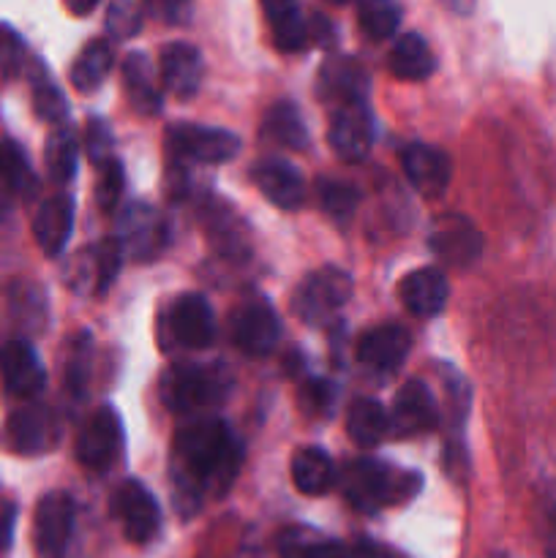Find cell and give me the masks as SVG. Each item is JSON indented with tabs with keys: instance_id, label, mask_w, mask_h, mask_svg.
Returning a JSON list of instances; mask_svg holds the SVG:
<instances>
[{
	"instance_id": "obj_22",
	"label": "cell",
	"mask_w": 556,
	"mask_h": 558,
	"mask_svg": "<svg viewBox=\"0 0 556 558\" xmlns=\"http://www.w3.org/2000/svg\"><path fill=\"white\" fill-rule=\"evenodd\" d=\"M428 243L442 259L456 267H467L469 262L478 259L480 248H483L480 232L467 218H445V221H439Z\"/></svg>"
},
{
	"instance_id": "obj_16",
	"label": "cell",
	"mask_w": 556,
	"mask_h": 558,
	"mask_svg": "<svg viewBox=\"0 0 556 558\" xmlns=\"http://www.w3.org/2000/svg\"><path fill=\"white\" fill-rule=\"evenodd\" d=\"M55 420L36 407L20 409L5 423V445L20 456H38L55 445Z\"/></svg>"
},
{
	"instance_id": "obj_15",
	"label": "cell",
	"mask_w": 556,
	"mask_h": 558,
	"mask_svg": "<svg viewBox=\"0 0 556 558\" xmlns=\"http://www.w3.org/2000/svg\"><path fill=\"white\" fill-rule=\"evenodd\" d=\"M436 420H439V414H436V403L431 398L428 387L423 381H407L398 390L396 403H392V428L401 436H418L434 428Z\"/></svg>"
},
{
	"instance_id": "obj_13",
	"label": "cell",
	"mask_w": 556,
	"mask_h": 558,
	"mask_svg": "<svg viewBox=\"0 0 556 558\" xmlns=\"http://www.w3.org/2000/svg\"><path fill=\"white\" fill-rule=\"evenodd\" d=\"M169 332L189 349H205L216 338V319L202 294H183L169 308Z\"/></svg>"
},
{
	"instance_id": "obj_12",
	"label": "cell",
	"mask_w": 556,
	"mask_h": 558,
	"mask_svg": "<svg viewBox=\"0 0 556 558\" xmlns=\"http://www.w3.org/2000/svg\"><path fill=\"white\" fill-rule=\"evenodd\" d=\"M0 381L14 398H33L44 390V365L31 343L9 341L0 347Z\"/></svg>"
},
{
	"instance_id": "obj_36",
	"label": "cell",
	"mask_w": 556,
	"mask_h": 558,
	"mask_svg": "<svg viewBox=\"0 0 556 558\" xmlns=\"http://www.w3.org/2000/svg\"><path fill=\"white\" fill-rule=\"evenodd\" d=\"M142 27V9L134 0H112L107 9V36L112 41H125Z\"/></svg>"
},
{
	"instance_id": "obj_42",
	"label": "cell",
	"mask_w": 556,
	"mask_h": 558,
	"mask_svg": "<svg viewBox=\"0 0 556 558\" xmlns=\"http://www.w3.org/2000/svg\"><path fill=\"white\" fill-rule=\"evenodd\" d=\"M142 9L164 25H183L191 14V0H142Z\"/></svg>"
},
{
	"instance_id": "obj_24",
	"label": "cell",
	"mask_w": 556,
	"mask_h": 558,
	"mask_svg": "<svg viewBox=\"0 0 556 558\" xmlns=\"http://www.w3.org/2000/svg\"><path fill=\"white\" fill-rule=\"evenodd\" d=\"M336 466L319 447H303L292 458V483L300 494L322 496L336 485Z\"/></svg>"
},
{
	"instance_id": "obj_10",
	"label": "cell",
	"mask_w": 556,
	"mask_h": 558,
	"mask_svg": "<svg viewBox=\"0 0 556 558\" xmlns=\"http://www.w3.org/2000/svg\"><path fill=\"white\" fill-rule=\"evenodd\" d=\"M74 529V501L63 490H52L36 507L33 537L41 558H63Z\"/></svg>"
},
{
	"instance_id": "obj_17",
	"label": "cell",
	"mask_w": 556,
	"mask_h": 558,
	"mask_svg": "<svg viewBox=\"0 0 556 558\" xmlns=\"http://www.w3.org/2000/svg\"><path fill=\"white\" fill-rule=\"evenodd\" d=\"M398 294H401V303L407 305L409 314L420 316V319H431V316L442 314L450 289H447V278L439 270L420 267V270L403 276Z\"/></svg>"
},
{
	"instance_id": "obj_38",
	"label": "cell",
	"mask_w": 556,
	"mask_h": 558,
	"mask_svg": "<svg viewBox=\"0 0 556 558\" xmlns=\"http://www.w3.org/2000/svg\"><path fill=\"white\" fill-rule=\"evenodd\" d=\"M120 194H123V167L118 158L109 156L107 161L98 163L96 180V202L104 213H112L118 207Z\"/></svg>"
},
{
	"instance_id": "obj_34",
	"label": "cell",
	"mask_w": 556,
	"mask_h": 558,
	"mask_svg": "<svg viewBox=\"0 0 556 558\" xmlns=\"http://www.w3.org/2000/svg\"><path fill=\"white\" fill-rule=\"evenodd\" d=\"M316 194H319V202L322 207H325V213L330 218H336V221H349L354 213V207H358V191L352 189V185L341 183V180H319L316 183Z\"/></svg>"
},
{
	"instance_id": "obj_19",
	"label": "cell",
	"mask_w": 556,
	"mask_h": 558,
	"mask_svg": "<svg viewBox=\"0 0 556 558\" xmlns=\"http://www.w3.org/2000/svg\"><path fill=\"white\" fill-rule=\"evenodd\" d=\"M161 82L172 96L178 98H191L200 90L202 82V54L200 49L191 47V44L174 41L167 44L161 49Z\"/></svg>"
},
{
	"instance_id": "obj_4",
	"label": "cell",
	"mask_w": 556,
	"mask_h": 558,
	"mask_svg": "<svg viewBox=\"0 0 556 558\" xmlns=\"http://www.w3.org/2000/svg\"><path fill=\"white\" fill-rule=\"evenodd\" d=\"M352 298V278L338 267H319L294 292V314L309 325L330 322Z\"/></svg>"
},
{
	"instance_id": "obj_27",
	"label": "cell",
	"mask_w": 556,
	"mask_h": 558,
	"mask_svg": "<svg viewBox=\"0 0 556 558\" xmlns=\"http://www.w3.org/2000/svg\"><path fill=\"white\" fill-rule=\"evenodd\" d=\"M319 82L325 96H330L336 104L349 101V98H365V87H368V76L352 58L330 60L322 69Z\"/></svg>"
},
{
	"instance_id": "obj_40",
	"label": "cell",
	"mask_w": 556,
	"mask_h": 558,
	"mask_svg": "<svg viewBox=\"0 0 556 558\" xmlns=\"http://www.w3.org/2000/svg\"><path fill=\"white\" fill-rule=\"evenodd\" d=\"M33 107H36V114L47 123H60V118H65V98L52 82H41L33 90Z\"/></svg>"
},
{
	"instance_id": "obj_29",
	"label": "cell",
	"mask_w": 556,
	"mask_h": 558,
	"mask_svg": "<svg viewBox=\"0 0 556 558\" xmlns=\"http://www.w3.org/2000/svg\"><path fill=\"white\" fill-rule=\"evenodd\" d=\"M281 558H343V548L309 526H289L278 534Z\"/></svg>"
},
{
	"instance_id": "obj_1",
	"label": "cell",
	"mask_w": 556,
	"mask_h": 558,
	"mask_svg": "<svg viewBox=\"0 0 556 558\" xmlns=\"http://www.w3.org/2000/svg\"><path fill=\"white\" fill-rule=\"evenodd\" d=\"M243 463V445L223 420L205 417L183 425L174 436L172 480L180 510L194 512L202 496H223Z\"/></svg>"
},
{
	"instance_id": "obj_18",
	"label": "cell",
	"mask_w": 556,
	"mask_h": 558,
	"mask_svg": "<svg viewBox=\"0 0 556 558\" xmlns=\"http://www.w3.org/2000/svg\"><path fill=\"white\" fill-rule=\"evenodd\" d=\"M254 180L259 185L262 194L273 202L281 210H294V207L303 205L305 196V183L303 174L298 172V167H292L289 161L281 158H265L254 167Z\"/></svg>"
},
{
	"instance_id": "obj_26",
	"label": "cell",
	"mask_w": 556,
	"mask_h": 558,
	"mask_svg": "<svg viewBox=\"0 0 556 558\" xmlns=\"http://www.w3.org/2000/svg\"><path fill=\"white\" fill-rule=\"evenodd\" d=\"M387 65H390L392 76L409 82L425 80V76L434 74L436 69L428 44H425L418 33H407V36L396 38L390 54H387Z\"/></svg>"
},
{
	"instance_id": "obj_45",
	"label": "cell",
	"mask_w": 556,
	"mask_h": 558,
	"mask_svg": "<svg viewBox=\"0 0 556 558\" xmlns=\"http://www.w3.org/2000/svg\"><path fill=\"white\" fill-rule=\"evenodd\" d=\"M14 523H16V507L14 501L0 499V554L11 548V539H14Z\"/></svg>"
},
{
	"instance_id": "obj_20",
	"label": "cell",
	"mask_w": 556,
	"mask_h": 558,
	"mask_svg": "<svg viewBox=\"0 0 556 558\" xmlns=\"http://www.w3.org/2000/svg\"><path fill=\"white\" fill-rule=\"evenodd\" d=\"M409 332L398 325H379L358 341V360L374 371H396L409 354Z\"/></svg>"
},
{
	"instance_id": "obj_6",
	"label": "cell",
	"mask_w": 556,
	"mask_h": 558,
	"mask_svg": "<svg viewBox=\"0 0 556 558\" xmlns=\"http://www.w3.org/2000/svg\"><path fill=\"white\" fill-rule=\"evenodd\" d=\"M371 136H374V125H371V112L365 107V98L338 101L330 114V131H327L333 153L341 161H363L368 156Z\"/></svg>"
},
{
	"instance_id": "obj_30",
	"label": "cell",
	"mask_w": 556,
	"mask_h": 558,
	"mask_svg": "<svg viewBox=\"0 0 556 558\" xmlns=\"http://www.w3.org/2000/svg\"><path fill=\"white\" fill-rule=\"evenodd\" d=\"M262 134L276 145L292 147V150L309 145V131H305L303 118L292 104H273L262 120Z\"/></svg>"
},
{
	"instance_id": "obj_21",
	"label": "cell",
	"mask_w": 556,
	"mask_h": 558,
	"mask_svg": "<svg viewBox=\"0 0 556 558\" xmlns=\"http://www.w3.org/2000/svg\"><path fill=\"white\" fill-rule=\"evenodd\" d=\"M71 227H74V202L65 194L47 199L33 218V234H36L38 248L47 256H58L69 243Z\"/></svg>"
},
{
	"instance_id": "obj_44",
	"label": "cell",
	"mask_w": 556,
	"mask_h": 558,
	"mask_svg": "<svg viewBox=\"0 0 556 558\" xmlns=\"http://www.w3.org/2000/svg\"><path fill=\"white\" fill-rule=\"evenodd\" d=\"M543 543L545 556L556 558V488L551 490L543 507Z\"/></svg>"
},
{
	"instance_id": "obj_14",
	"label": "cell",
	"mask_w": 556,
	"mask_h": 558,
	"mask_svg": "<svg viewBox=\"0 0 556 558\" xmlns=\"http://www.w3.org/2000/svg\"><path fill=\"white\" fill-rule=\"evenodd\" d=\"M401 167L414 191H420L423 196H439L450 183V158L431 145L403 147Z\"/></svg>"
},
{
	"instance_id": "obj_35",
	"label": "cell",
	"mask_w": 556,
	"mask_h": 558,
	"mask_svg": "<svg viewBox=\"0 0 556 558\" xmlns=\"http://www.w3.org/2000/svg\"><path fill=\"white\" fill-rule=\"evenodd\" d=\"M0 178H3L5 189L14 191V194H25L33 185L31 163H27L25 153L14 142H3L0 145Z\"/></svg>"
},
{
	"instance_id": "obj_11",
	"label": "cell",
	"mask_w": 556,
	"mask_h": 558,
	"mask_svg": "<svg viewBox=\"0 0 556 558\" xmlns=\"http://www.w3.org/2000/svg\"><path fill=\"white\" fill-rule=\"evenodd\" d=\"M281 325L265 300H249L232 314V338L249 357H265L276 349Z\"/></svg>"
},
{
	"instance_id": "obj_47",
	"label": "cell",
	"mask_w": 556,
	"mask_h": 558,
	"mask_svg": "<svg viewBox=\"0 0 556 558\" xmlns=\"http://www.w3.org/2000/svg\"><path fill=\"white\" fill-rule=\"evenodd\" d=\"M98 3H101V0H65V5H69L71 14H76V16L90 14Z\"/></svg>"
},
{
	"instance_id": "obj_39",
	"label": "cell",
	"mask_w": 556,
	"mask_h": 558,
	"mask_svg": "<svg viewBox=\"0 0 556 558\" xmlns=\"http://www.w3.org/2000/svg\"><path fill=\"white\" fill-rule=\"evenodd\" d=\"M65 381H69V390L74 396H82L87 385V374H90V336L82 332L76 336V341H71L69 360H65Z\"/></svg>"
},
{
	"instance_id": "obj_5",
	"label": "cell",
	"mask_w": 556,
	"mask_h": 558,
	"mask_svg": "<svg viewBox=\"0 0 556 558\" xmlns=\"http://www.w3.org/2000/svg\"><path fill=\"white\" fill-rule=\"evenodd\" d=\"M114 240H118L125 256L136 262H150L167 245V223L153 207L134 202V205L120 213Z\"/></svg>"
},
{
	"instance_id": "obj_46",
	"label": "cell",
	"mask_w": 556,
	"mask_h": 558,
	"mask_svg": "<svg viewBox=\"0 0 556 558\" xmlns=\"http://www.w3.org/2000/svg\"><path fill=\"white\" fill-rule=\"evenodd\" d=\"M309 398H311V407L314 409H330L333 387L325 385V381H311Z\"/></svg>"
},
{
	"instance_id": "obj_49",
	"label": "cell",
	"mask_w": 556,
	"mask_h": 558,
	"mask_svg": "<svg viewBox=\"0 0 556 558\" xmlns=\"http://www.w3.org/2000/svg\"><path fill=\"white\" fill-rule=\"evenodd\" d=\"M327 3H336V5H347V3H352V0H327Z\"/></svg>"
},
{
	"instance_id": "obj_43",
	"label": "cell",
	"mask_w": 556,
	"mask_h": 558,
	"mask_svg": "<svg viewBox=\"0 0 556 558\" xmlns=\"http://www.w3.org/2000/svg\"><path fill=\"white\" fill-rule=\"evenodd\" d=\"M82 145H85L87 158H90L93 163L107 161V158H109L107 153H109V147H112V136H109V125L104 123V120L93 118L90 123H87L85 136H82Z\"/></svg>"
},
{
	"instance_id": "obj_8",
	"label": "cell",
	"mask_w": 556,
	"mask_h": 558,
	"mask_svg": "<svg viewBox=\"0 0 556 558\" xmlns=\"http://www.w3.org/2000/svg\"><path fill=\"white\" fill-rule=\"evenodd\" d=\"M112 512L120 521V526H123L125 539L134 545L150 543L158 534V526H161V510H158L156 499H153L150 490H147L145 485L136 483V480H125V483L114 490Z\"/></svg>"
},
{
	"instance_id": "obj_2",
	"label": "cell",
	"mask_w": 556,
	"mask_h": 558,
	"mask_svg": "<svg viewBox=\"0 0 556 558\" xmlns=\"http://www.w3.org/2000/svg\"><path fill=\"white\" fill-rule=\"evenodd\" d=\"M423 480L418 472H396L387 463L374 458H358L343 466L341 488L349 505L363 512H376L382 507L412 499Z\"/></svg>"
},
{
	"instance_id": "obj_32",
	"label": "cell",
	"mask_w": 556,
	"mask_h": 558,
	"mask_svg": "<svg viewBox=\"0 0 556 558\" xmlns=\"http://www.w3.org/2000/svg\"><path fill=\"white\" fill-rule=\"evenodd\" d=\"M265 11H267V20H270L273 41H276V47L281 49V52H300V49L309 44L311 33L298 5L287 3V5H276V9H265Z\"/></svg>"
},
{
	"instance_id": "obj_48",
	"label": "cell",
	"mask_w": 556,
	"mask_h": 558,
	"mask_svg": "<svg viewBox=\"0 0 556 558\" xmlns=\"http://www.w3.org/2000/svg\"><path fill=\"white\" fill-rule=\"evenodd\" d=\"M265 3V9H276V5H287V3H294V0H262Z\"/></svg>"
},
{
	"instance_id": "obj_3",
	"label": "cell",
	"mask_w": 556,
	"mask_h": 558,
	"mask_svg": "<svg viewBox=\"0 0 556 558\" xmlns=\"http://www.w3.org/2000/svg\"><path fill=\"white\" fill-rule=\"evenodd\" d=\"M229 379L227 371L221 365H172L161 374L158 381V398L169 412H194V409L213 407L227 398Z\"/></svg>"
},
{
	"instance_id": "obj_33",
	"label": "cell",
	"mask_w": 556,
	"mask_h": 558,
	"mask_svg": "<svg viewBox=\"0 0 556 558\" xmlns=\"http://www.w3.org/2000/svg\"><path fill=\"white\" fill-rule=\"evenodd\" d=\"M358 20L371 41H385L401 22V9L396 0H358Z\"/></svg>"
},
{
	"instance_id": "obj_41",
	"label": "cell",
	"mask_w": 556,
	"mask_h": 558,
	"mask_svg": "<svg viewBox=\"0 0 556 558\" xmlns=\"http://www.w3.org/2000/svg\"><path fill=\"white\" fill-rule=\"evenodd\" d=\"M22 63H25V44L9 25H0V71L5 76H16Z\"/></svg>"
},
{
	"instance_id": "obj_31",
	"label": "cell",
	"mask_w": 556,
	"mask_h": 558,
	"mask_svg": "<svg viewBox=\"0 0 556 558\" xmlns=\"http://www.w3.org/2000/svg\"><path fill=\"white\" fill-rule=\"evenodd\" d=\"M44 161H47V172L55 183H69L76 172V161H80V142H76L74 131L65 125L55 129L47 140Z\"/></svg>"
},
{
	"instance_id": "obj_37",
	"label": "cell",
	"mask_w": 556,
	"mask_h": 558,
	"mask_svg": "<svg viewBox=\"0 0 556 558\" xmlns=\"http://www.w3.org/2000/svg\"><path fill=\"white\" fill-rule=\"evenodd\" d=\"M123 248H120V243L114 238L104 240V243H98L93 248V259H96V298L109 292L114 276L120 272V265H123Z\"/></svg>"
},
{
	"instance_id": "obj_7",
	"label": "cell",
	"mask_w": 556,
	"mask_h": 558,
	"mask_svg": "<svg viewBox=\"0 0 556 558\" xmlns=\"http://www.w3.org/2000/svg\"><path fill=\"white\" fill-rule=\"evenodd\" d=\"M169 150L178 158L196 163H223L238 156L240 140L223 129L196 123H178L167 131Z\"/></svg>"
},
{
	"instance_id": "obj_28",
	"label": "cell",
	"mask_w": 556,
	"mask_h": 558,
	"mask_svg": "<svg viewBox=\"0 0 556 558\" xmlns=\"http://www.w3.org/2000/svg\"><path fill=\"white\" fill-rule=\"evenodd\" d=\"M112 44L107 38H96L80 52V58L71 65V85L80 93H93L112 69Z\"/></svg>"
},
{
	"instance_id": "obj_25",
	"label": "cell",
	"mask_w": 556,
	"mask_h": 558,
	"mask_svg": "<svg viewBox=\"0 0 556 558\" xmlns=\"http://www.w3.org/2000/svg\"><path fill=\"white\" fill-rule=\"evenodd\" d=\"M347 430L354 445L368 450V447L385 441L387 430H390V414L374 398H358L347 412Z\"/></svg>"
},
{
	"instance_id": "obj_23",
	"label": "cell",
	"mask_w": 556,
	"mask_h": 558,
	"mask_svg": "<svg viewBox=\"0 0 556 558\" xmlns=\"http://www.w3.org/2000/svg\"><path fill=\"white\" fill-rule=\"evenodd\" d=\"M123 87L131 107L140 114L161 112V87L156 82L150 58L145 52H131L123 60Z\"/></svg>"
},
{
	"instance_id": "obj_9",
	"label": "cell",
	"mask_w": 556,
	"mask_h": 558,
	"mask_svg": "<svg viewBox=\"0 0 556 558\" xmlns=\"http://www.w3.org/2000/svg\"><path fill=\"white\" fill-rule=\"evenodd\" d=\"M123 450V425L109 407L98 409L76 439V461L90 472H107Z\"/></svg>"
}]
</instances>
